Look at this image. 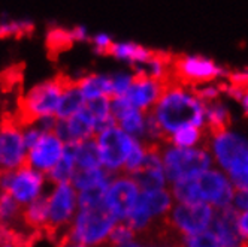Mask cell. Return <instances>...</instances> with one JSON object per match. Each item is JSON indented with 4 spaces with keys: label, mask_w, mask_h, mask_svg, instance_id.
I'll return each mask as SVG.
<instances>
[{
    "label": "cell",
    "mask_w": 248,
    "mask_h": 247,
    "mask_svg": "<svg viewBox=\"0 0 248 247\" xmlns=\"http://www.w3.org/2000/svg\"><path fill=\"white\" fill-rule=\"evenodd\" d=\"M155 120L163 135V143L169 144V138L186 126H203L205 107L190 90L172 82L165 87L163 93L148 111Z\"/></svg>",
    "instance_id": "1"
},
{
    "label": "cell",
    "mask_w": 248,
    "mask_h": 247,
    "mask_svg": "<svg viewBox=\"0 0 248 247\" xmlns=\"http://www.w3.org/2000/svg\"><path fill=\"white\" fill-rule=\"evenodd\" d=\"M118 220L112 216L106 205L78 208L64 237L72 238L88 247L108 244L109 234Z\"/></svg>",
    "instance_id": "2"
},
{
    "label": "cell",
    "mask_w": 248,
    "mask_h": 247,
    "mask_svg": "<svg viewBox=\"0 0 248 247\" xmlns=\"http://www.w3.org/2000/svg\"><path fill=\"white\" fill-rule=\"evenodd\" d=\"M67 80L51 78L34 84L26 92L20 103V121L57 118L60 99Z\"/></svg>",
    "instance_id": "3"
},
{
    "label": "cell",
    "mask_w": 248,
    "mask_h": 247,
    "mask_svg": "<svg viewBox=\"0 0 248 247\" xmlns=\"http://www.w3.org/2000/svg\"><path fill=\"white\" fill-rule=\"evenodd\" d=\"M227 72L216 65L214 60L201 56H187L180 52H172L170 60V78L187 90L203 84L214 82Z\"/></svg>",
    "instance_id": "4"
},
{
    "label": "cell",
    "mask_w": 248,
    "mask_h": 247,
    "mask_svg": "<svg viewBox=\"0 0 248 247\" xmlns=\"http://www.w3.org/2000/svg\"><path fill=\"white\" fill-rule=\"evenodd\" d=\"M45 202L48 210L46 231L64 237L78 211V190L72 183H51L45 193Z\"/></svg>",
    "instance_id": "5"
},
{
    "label": "cell",
    "mask_w": 248,
    "mask_h": 247,
    "mask_svg": "<svg viewBox=\"0 0 248 247\" xmlns=\"http://www.w3.org/2000/svg\"><path fill=\"white\" fill-rule=\"evenodd\" d=\"M49 180L45 174L27 164L6 172H0V190L6 192L21 207L42 198L46 193Z\"/></svg>",
    "instance_id": "6"
},
{
    "label": "cell",
    "mask_w": 248,
    "mask_h": 247,
    "mask_svg": "<svg viewBox=\"0 0 248 247\" xmlns=\"http://www.w3.org/2000/svg\"><path fill=\"white\" fill-rule=\"evenodd\" d=\"M162 159L166 179L172 183L199 175L209 169V165L212 164L209 150L205 147H168V144H163Z\"/></svg>",
    "instance_id": "7"
},
{
    "label": "cell",
    "mask_w": 248,
    "mask_h": 247,
    "mask_svg": "<svg viewBox=\"0 0 248 247\" xmlns=\"http://www.w3.org/2000/svg\"><path fill=\"white\" fill-rule=\"evenodd\" d=\"M94 139L99 150L100 165L112 175L123 172L135 138L117 125H112L96 133Z\"/></svg>",
    "instance_id": "8"
},
{
    "label": "cell",
    "mask_w": 248,
    "mask_h": 247,
    "mask_svg": "<svg viewBox=\"0 0 248 247\" xmlns=\"http://www.w3.org/2000/svg\"><path fill=\"white\" fill-rule=\"evenodd\" d=\"M172 208L170 193L163 189L140 190L138 202L127 217V223L136 232V235L144 234L158 217L168 214Z\"/></svg>",
    "instance_id": "9"
},
{
    "label": "cell",
    "mask_w": 248,
    "mask_h": 247,
    "mask_svg": "<svg viewBox=\"0 0 248 247\" xmlns=\"http://www.w3.org/2000/svg\"><path fill=\"white\" fill-rule=\"evenodd\" d=\"M27 143L20 120L0 123V172L16 169L27 164Z\"/></svg>",
    "instance_id": "10"
},
{
    "label": "cell",
    "mask_w": 248,
    "mask_h": 247,
    "mask_svg": "<svg viewBox=\"0 0 248 247\" xmlns=\"http://www.w3.org/2000/svg\"><path fill=\"white\" fill-rule=\"evenodd\" d=\"M139 193L140 187L130 174H115L106 187L105 205L118 222H126L138 202Z\"/></svg>",
    "instance_id": "11"
},
{
    "label": "cell",
    "mask_w": 248,
    "mask_h": 247,
    "mask_svg": "<svg viewBox=\"0 0 248 247\" xmlns=\"http://www.w3.org/2000/svg\"><path fill=\"white\" fill-rule=\"evenodd\" d=\"M168 216L176 231L187 238L206 231L214 219V208L203 201L178 202L170 208Z\"/></svg>",
    "instance_id": "12"
},
{
    "label": "cell",
    "mask_w": 248,
    "mask_h": 247,
    "mask_svg": "<svg viewBox=\"0 0 248 247\" xmlns=\"http://www.w3.org/2000/svg\"><path fill=\"white\" fill-rule=\"evenodd\" d=\"M66 148L67 144L54 131H45L34 143L29 146L27 165L48 175L49 171L59 164Z\"/></svg>",
    "instance_id": "13"
},
{
    "label": "cell",
    "mask_w": 248,
    "mask_h": 247,
    "mask_svg": "<svg viewBox=\"0 0 248 247\" xmlns=\"http://www.w3.org/2000/svg\"><path fill=\"white\" fill-rule=\"evenodd\" d=\"M201 201L223 208L232 205L235 198V189L224 175L217 169H206L196 175Z\"/></svg>",
    "instance_id": "14"
},
{
    "label": "cell",
    "mask_w": 248,
    "mask_h": 247,
    "mask_svg": "<svg viewBox=\"0 0 248 247\" xmlns=\"http://www.w3.org/2000/svg\"><path fill=\"white\" fill-rule=\"evenodd\" d=\"M170 82L173 81L172 80L160 81L138 70V72L133 74L130 87L126 92V95H124V98H126L135 108L144 113H148L153 108V105L157 102V99L163 93L165 87L169 85Z\"/></svg>",
    "instance_id": "15"
},
{
    "label": "cell",
    "mask_w": 248,
    "mask_h": 247,
    "mask_svg": "<svg viewBox=\"0 0 248 247\" xmlns=\"http://www.w3.org/2000/svg\"><path fill=\"white\" fill-rule=\"evenodd\" d=\"M54 132L66 144H75L84 139L94 138L97 133V128L93 115L84 105V108H81L74 115L67 118H56Z\"/></svg>",
    "instance_id": "16"
},
{
    "label": "cell",
    "mask_w": 248,
    "mask_h": 247,
    "mask_svg": "<svg viewBox=\"0 0 248 247\" xmlns=\"http://www.w3.org/2000/svg\"><path fill=\"white\" fill-rule=\"evenodd\" d=\"M111 108H112L114 121L118 128H121L124 132H127L136 139H144L147 113L135 108L124 96L112 98Z\"/></svg>",
    "instance_id": "17"
},
{
    "label": "cell",
    "mask_w": 248,
    "mask_h": 247,
    "mask_svg": "<svg viewBox=\"0 0 248 247\" xmlns=\"http://www.w3.org/2000/svg\"><path fill=\"white\" fill-rule=\"evenodd\" d=\"M77 85L84 96L85 102L88 100H96L102 98H112V82L111 75L106 74H85L81 78H78Z\"/></svg>",
    "instance_id": "18"
},
{
    "label": "cell",
    "mask_w": 248,
    "mask_h": 247,
    "mask_svg": "<svg viewBox=\"0 0 248 247\" xmlns=\"http://www.w3.org/2000/svg\"><path fill=\"white\" fill-rule=\"evenodd\" d=\"M155 49H150L147 47H142L135 42H115L111 47L109 56L115 57L120 62H126L129 63L133 69L144 65L145 62H148Z\"/></svg>",
    "instance_id": "19"
},
{
    "label": "cell",
    "mask_w": 248,
    "mask_h": 247,
    "mask_svg": "<svg viewBox=\"0 0 248 247\" xmlns=\"http://www.w3.org/2000/svg\"><path fill=\"white\" fill-rule=\"evenodd\" d=\"M70 150L74 153L77 169H85V168H96L102 166L100 165V157H99V150L96 139H84L75 144H69Z\"/></svg>",
    "instance_id": "20"
},
{
    "label": "cell",
    "mask_w": 248,
    "mask_h": 247,
    "mask_svg": "<svg viewBox=\"0 0 248 247\" xmlns=\"http://www.w3.org/2000/svg\"><path fill=\"white\" fill-rule=\"evenodd\" d=\"M84 105H85V99L81 95L77 82L66 81L63 93H62V99H60L57 118H67L70 115H74L81 108H84Z\"/></svg>",
    "instance_id": "21"
},
{
    "label": "cell",
    "mask_w": 248,
    "mask_h": 247,
    "mask_svg": "<svg viewBox=\"0 0 248 247\" xmlns=\"http://www.w3.org/2000/svg\"><path fill=\"white\" fill-rule=\"evenodd\" d=\"M111 177H112V174H109L103 166L85 168V169H77L70 183H72L74 187L79 192L88 187H94L99 184L108 183Z\"/></svg>",
    "instance_id": "22"
},
{
    "label": "cell",
    "mask_w": 248,
    "mask_h": 247,
    "mask_svg": "<svg viewBox=\"0 0 248 247\" xmlns=\"http://www.w3.org/2000/svg\"><path fill=\"white\" fill-rule=\"evenodd\" d=\"M23 222V207L6 192L0 190V228L11 229Z\"/></svg>",
    "instance_id": "23"
},
{
    "label": "cell",
    "mask_w": 248,
    "mask_h": 247,
    "mask_svg": "<svg viewBox=\"0 0 248 247\" xmlns=\"http://www.w3.org/2000/svg\"><path fill=\"white\" fill-rule=\"evenodd\" d=\"M23 223L33 229H46L48 225V210L45 195L36 201L23 207Z\"/></svg>",
    "instance_id": "24"
},
{
    "label": "cell",
    "mask_w": 248,
    "mask_h": 247,
    "mask_svg": "<svg viewBox=\"0 0 248 247\" xmlns=\"http://www.w3.org/2000/svg\"><path fill=\"white\" fill-rule=\"evenodd\" d=\"M85 107L88 108V111H90V114L93 115V118L96 121L97 133L100 131H103L105 128H109V126L115 125L114 115H112V108H111V99L109 98L88 100V102H85Z\"/></svg>",
    "instance_id": "25"
},
{
    "label": "cell",
    "mask_w": 248,
    "mask_h": 247,
    "mask_svg": "<svg viewBox=\"0 0 248 247\" xmlns=\"http://www.w3.org/2000/svg\"><path fill=\"white\" fill-rule=\"evenodd\" d=\"M75 171H77L75 157H74L72 150H70V146L67 144V148L59 161V164L49 171L46 177L49 183H70Z\"/></svg>",
    "instance_id": "26"
},
{
    "label": "cell",
    "mask_w": 248,
    "mask_h": 247,
    "mask_svg": "<svg viewBox=\"0 0 248 247\" xmlns=\"http://www.w3.org/2000/svg\"><path fill=\"white\" fill-rule=\"evenodd\" d=\"M31 30H33V23L29 20H16V18L0 20V38L26 36Z\"/></svg>",
    "instance_id": "27"
},
{
    "label": "cell",
    "mask_w": 248,
    "mask_h": 247,
    "mask_svg": "<svg viewBox=\"0 0 248 247\" xmlns=\"http://www.w3.org/2000/svg\"><path fill=\"white\" fill-rule=\"evenodd\" d=\"M138 238L136 232L132 229V226L127 222H117L115 226L108 238V246L109 247H118L123 244H127L130 241H135Z\"/></svg>",
    "instance_id": "28"
},
{
    "label": "cell",
    "mask_w": 248,
    "mask_h": 247,
    "mask_svg": "<svg viewBox=\"0 0 248 247\" xmlns=\"http://www.w3.org/2000/svg\"><path fill=\"white\" fill-rule=\"evenodd\" d=\"M186 246L187 247H221L217 237L212 231H203L201 234L191 235L186 238Z\"/></svg>",
    "instance_id": "29"
},
{
    "label": "cell",
    "mask_w": 248,
    "mask_h": 247,
    "mask_svg": "<svg viewBox=\"0 0 248 247\" xmlns=\"http://www.w3.org/2000/svg\"><path fill=\"white\" fill-rule=\"evenodd\" d=\"M132 77H133V74H126V72H117V74L111 75L112 98H120V96L126 95V92L130 87V82H132Z\"/></svg>",
    "instance_id": "30"
},
{
    "label": "cell",
    "mask_w": 248,
    "mask_h": 247,
    "mask_svg": "<svg viewBox=\"0 0 248 247\" xmlns=\"http://www.w3.org/2000/svg\"><path fill=\"white\" fill-rule=\"evenodd\" d=\"M48 42L52 48H64L69 47L70 44H74L72 36H70V29H52L48 34Z\"/></svg>",
    "instance_id": "31"
},
{
    "label": "cell",
    "mask_w": 248,
    "mask_h": 247,
    "mask_svg": "<svg viewBox=\"0 0 248 247\" xmlns=\"http://www.w3.org/2000/svg\"><path fill=\"white\" fill-rule=\"evenodd\" d=\"M92 47L94 48V51L97 54H105V56H109V51H111V47L114 44L112 38L109 34L106 33H96V34H92L90 41Z\"/></svg>",
    "instance_id": "32"
},
{
    "label": "cell",
    "mask_w": 248,
    "mask_h": 247,
    "mask_svg": "<svg viewBox=\"0 0 248 247\" xmlns=\"http://www.w3.org/2000/svg\"><path fill=\"white\" fill-rule=\"evenodd\" d=\"M70 36H72V41L75 44V42H88L92 38V34H90V32H88L87 27L77 26L74 29H70Z\"/></svg>",
    "instance_id": "33"
},
{
    "label": "cell",
    "mask_w": 248,
    "mask_h": 247,
    "mask_svg": "<svg viewBox=\"0 0 248 247\" xmlns=\"http://www.w3.org/2000/svg\"><path fill=\"white\" fill-rule=\"evenodd\" d=\"M233 202H235V205H236L238 210L247 211V210H248V190L235 189V198H233Z\"/></svg>",
    "instance_id": "34"
},
{
    "label": "cell",
    "mask_w": 248,
    "mask_h": 247,
    "mask_svg": "<svg viewBox=\"0 0 248 247\" xmlns=\"http://www.w3.org/2000/svg\"><path fill=\"white\" fill-rule=\"evenodd\" d=\"M238 228H239V232L241 235L248 241V210L245 213H242L238 219Z\"/></svg>",
    "instance_id": "35"
},
{
    "label": "cell",
    "mask_w": 248,
    "mask_h": 247,
    "mask_svg": "<svg viewBox=\"0 0 248 247\" xmlns=\"http://www.w3.org/2000/svg\"><path fill=\"white\" fill-rule=\"evenodd\" d=\"M57 247H88V246H85V244H81V243H78V241H75V240H72V238L63 237L62 243H60Z\"/></svg>",
    "instance_id": "36"
},
{
    "label": "cell",
    "mask_w": 248,
    "mask_h": 247,
    "mask_svg": "<svg viewBox=\"0 0 248 247\" xmlns=\"http://www.w3.org/2000/svg\"><path fill=\"white\" fill-rule=\"evenodd\" d=\"M0 247H21V246L18 244V241H16L15 238L8 237V238H5V240L0 241Z\"/></svg>",
    "instance_id": "37"
},
{
    "label": "cell",
    "mask_w": 248,
    "mask_h": 247,
    "mask_svg": "<svg viewBox=\"0 0 248 247\" xmlns=\"http://www.w3.org/2000/svg\"><path fill=\"white\" fill-rule=\"evenodd\" d=\"M139 246H140V241L135 240V241H130L127 244H123V246H118V247H139Z\"/></svg>",
    "instance_id": "38"
},
{
    "label": "cell",
    "mask_w": 248,
    "mask_h": 247,
    "mask_svg": "<svg viewBox=\"0 0 248 247\" xmlns=\"http://www.w3.org/2000/svg\"><path fill=\"white\" fill-rule=\"evenodd\" d=\"M139 247H165V246H160V244H150V243H142L140 241V246Z\"/></svg>",
    "instance_id": "39"
},
{
    "label": "cell",
    "mask_w": 248,
    "mask_h": 247,
    "mask_svg": "<svg viewBox=\"0 0 248 247\" xmlns=\"http://www.w3.org/2000/svg\"><path fill=\"white\" fill-rule=\"evenodd\" d=\"M176 247H187V246H186V243H184V244H180V246H176Z\"/></svg>",
    "instance_id": "40"
},
{
    "label": "cell",
    "mask_w": 248,
    "mask_h": 247,
    "mask_svg": "<svg viewBox=\"0 0 248 247\" xmlns=\"http://www.w3.org/2000/svg\"><path fill=\"white\" fill-rule=\"evenodd\" d=\"M99 247H109L108 244H105V246H99Z\"/></svg>",
    "instance_id": "41"
}]
</instances>
